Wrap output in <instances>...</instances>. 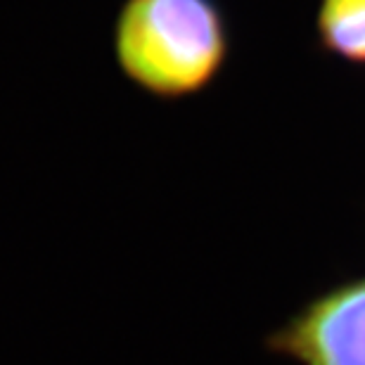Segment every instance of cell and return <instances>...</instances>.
Wrapping results in <instances>:
<instances>
[{
	"label": "cell",
	"instance_id": "cell-3",
	"mask_svg": "<svg viewBox=\"0 0 365 365\" xmlns=\"http://www.w3.org/2000/svg\"><path fill=\"white\" fill-rule=\"evenodd\" d=\"M318 34L330 53L365 64V0H320Z\"/></svg>",
	"mask_w": 365,
	"mask_h": 365
},
{
	"label": "cell",
	"instance_id": "cell-1",
	"mask_svg": "<svg viewBox=\"0 0 365 365\" xmlns=\"http://www.w3.org/2000/svg\"><path fill=\"white\" fill-rule=\"evenodd\" d=\"M116 62L157 98H185L214 81L228 34L214 0H128L114 29Z\"/></svg>",
	"mask_w": 365,
	"mask_h": 365
},
{
	"label": "cell",
	"instance_id": "cell-2",
	"mask_svg": "<svg viewBox=\"0 0 365 365\" xmlns=\"http://www.w3.org/2000/svg\"><path fill=\"white\" fill-rule=\"evenodd\" d=\"M275 346L302 365H365V280L318 297L282 327Z\"/></svg>",
	"mask_w": 365,
	"mask_h": 365
}]
</instances>
